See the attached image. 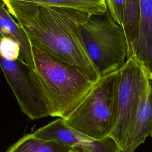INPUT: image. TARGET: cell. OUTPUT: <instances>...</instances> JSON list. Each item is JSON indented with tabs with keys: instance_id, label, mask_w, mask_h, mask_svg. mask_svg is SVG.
I'll use <instances>...</instances> for the list:
<instances>
[{
	"instance_id": "obj_1",
	"label": "cell",
	"mask_w": 152,
	"mask_h": 152,
	"mask_svg": "<svg viewBox=\"0 0 152 152\" xmlns=\"http://www.w3.org/2000/svg\"><path fill=\"white\" fill-rule=\"evenodd\" d=\"M2 2L32 46L77 68L92 83L99 80L100 75L87 52L79 31V25L90 16L75 10Z\"/></svg>"
},
{
	"instance_id": "obj_2",
	"label": "cell",
	"mask_w": 152,
	"mask_h": 152,
	"mask_svg": "<svg viewBox=\"0 0 152 152\" xmlns=\"http://www.w3.org/2000/svg\"><path fill=\"white\" fill-rule=\"evenodd\" d=\"M31 79L47 104L50 116L66 118L93 85L78 69L32 46Z\"/></svg>"
},
{
	"instance_id": "obj_3",
	"label": "cell",
	"mask_w": 152,
	"mask_h": 152,
	"mask_svg": "<svg viewBox=\"0 0 152 152\" xmlns=\"http://www.w3.org/2000/svg\"><path fill=\"white\" fill-rule=\"evenodd\" d=\"M119 69L101 75L75 109L65 119L69 127L92 138L109 137L116 118Z\"/></svg>"
},
{
	"instance_id": "obj_4",
	"label": "cell",
	"mask_w": 152,
	"mask_h": 152,
	"mask_svg": "<svg viewBox=\"0 0 152 152\" xmlns=\"http://www.w3.org/2000/svg\"><path fill=\"white\" fill-rule=\"evenodd\" d=\"M79 31L87 52L100 76L124 66L128 52L126 36L108 10L79 25Z\"/></svg>"
},
{
	"instance_id": "obj_5",
	"label": "cell",
	"mask_w": 152,
	"mask_h": 152,
	"mask_svg": "<svg viewBox=\"0 0 152 152\" xmlns=\"http://www.w3.org/2000/svg\"><path fill=\"white\" fill-rule=\"evenodd\" d=\"M148 81L141 66L132 58H127L124 66L119 69L116 122L109 137L115 141L121 151L125 147L141 96Z\"/></svg>"
},
{
	"instance_id": "obj_6",
	"label": "cell",
	"mask_w": 152,
	"mask_h": 152,
	"mask_svg": "<svg viewBox=\"0 0 152 152\" xmlns=\"http://www.w3.org/2000/svg\"><path fill=\"white\" fill-rule=\"evenodd\" d=\"M0 67L21 110L27 116L33 120L50 116V110L34 86L30 69L25 64L0 55Z\"/></svg>"
},
{
	"instance_id": "obj_7",
	"label": "cell",
	"mask_w": 152,
	"mask_h": 152,
	"mask_svg": "<svg viewBox=\"0 0 152 152\" xmlns=\"http://www.w3.org/2000/svg\"><path fill=\"white\" fill-rule=\"evenodd\" d=\"M31 134L39 138L56 141L90 152H117L119 150L110 137L102 140L92 138L69 127L60 118L36 129Z\"/></svg>"
},
{
	"instance_id": "obj_8",
	"label": "cell",
	"mask_w": 152,
	"mask_h": 152,
	"mask_svg": "<svg viewBox=\"0 0 152 152\" xmlns=\"http://www.w3.org/2000/svg\"><path fill=\"white\" fill-rule=\"evenodd\" d=\"M152 80V0H140L137 41L132 55Z\"/></svg>"
},
{
	"instance_id": "obj_9",
	"label": "cell",
	"mask_w": 152,
	"mask_h": 152,
	"mask_svg": "<svg viewBox=\"0 0 152 152\" xmlns=\"http://www.w3.org/2000/svg\"><path fill=\"white\" fill-rule=\"evenodd\" d=\"M152 137V80H149L141 99L131 134L123 151L134 152L144 142L146 138Z\"/></svg>"
},
{
	"instance_id": "obj_10",
	"label": "cell",
	"mask_w": 152,
	"mask_h": 152,
	"mask_svg": "<svg viewBox=\"0 0 152 152\" xmlns=\"http://www.w3.org/2000/svg\"><path fill=\"white\" fill-rule=\"evenodd\" d=\"M48 7L62 10H75L90 17L101 15L107 10L105 0H2Z\"/></svg>"
},
{
	"instance_id": "obj_11",
	"label": "cell",
	"mask_w": 152,
	"mask_h": 152,
	"mask_svg": "<svg viewBox=\"0 0 152 152\" xmlns=\"http://www.w3.org/2000/svg\"><path fill=\"white\" fill-rule=\"evenodd\" d=\"M0 16L12 38L20 45V56L18 61L25 64L30 69H33L34 64L31 43L20 24L9 12L2 0H0Z\"/></svg>"
},
{
	"instance_id": "obj_12",
	"label": "cell",
	"mask_w": 152,
	"mask_h": 152,
	"mask_svg": "<svg viewBox=\"0 0 152 152\" xmlns=\"http://www.w3.org/2000/svg\"><path fill=\"white\" fill-rule=\"evenodd\" d=\"M73 148L56 141L36 137L30 133L20 138L5 152H71Z\"/></svg>"
},
{
	"instance_id": "obj_13",
	"label": "cell",
	"mask_w": 152,
	"mask_h": 152,
	"mask_svg": "<svg viewBox=\"0 0 152 152\" xmlns=\"http://www.w3.org/2000/svg\"><path fill=\"white\" fill-rule=\"evenodd\" d=\"M140 0H125L122 27L125 31L128 45L127 58L129 57L135 47L137 41Z\"/></svg>"
},
{
	"instance_id": "obj_14",
	"label": "cell",
	"mask_w": 152,
	"mask_h": 152,
	"mask_svg": "<svg viewBox=\"0 0 152 152\" xmlns=\"http://www.w3.org/2000/svg\"><path fill=\"white\" fill-rule=\"evenodd\" d=\"M0 55L10 60H19L20 56L19 44L10 37L0 38Z\"/></svg>"
},
{
	"instance_id": "obj_15",
	"label": "cell",
	"mask_w": 152,
	"mask_h": 152,
	"mask_svg": "<svg viewBox=\"0 0 152 152\" xmlns=\"http://www.w3.org/2000/svg\"><path fill=\"white\" fill-rule=\"evenodd\" d=\"M107 10L114 21L122 27L125 0H105Z\"/></svg>"
},
{
	"instance_id": "obj_16",
	"label": "cell",
	"mask_w": 152,
	"mask_h": 152,
	"mask_svg": "<svg viewBox=\"0 0 152 152\" xmlns=\"http://www.w3.org/2000/svg\"><path fill=\"white\" fill-rule=\"evenodd\" d=\"M3 37H10V38L12 39L10 33H9L8 30L6 28L5 24H4V22H3V20L1 18V17L0 16V38Z\"/></svg>"
},
{
	"instance_id": "obj_17",
	"label": "cell",
	"mask_w": 152,
	"mask_h": 152,
	"mask_svg": "<svg viewBox=\"0 0 152 152\" xmlns=\"http://www.w3.org/2000/svg\"><path fill=\"white\" fill-rule=\"evenodd\" d=\"M71 152H90L88 150L83 149V148H78V147H74L71 151ZM117 152H120V150H119Z\"/></svg>"
}]
</instances>
